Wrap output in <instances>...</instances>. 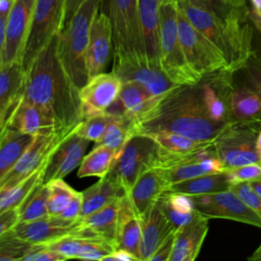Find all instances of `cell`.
<instances>
[{"mask_svg": "<svg viewBox=\"0 0 261 261\" xmlns=\"http://www.w3.org/2000/svg\"><path fill=\"white\" fill-rule=\"evenodd\" d=\"M6 127L32 137L57 134L53 118L23 96L10 115Z\"/></svg>", "mask_w": 261, "mask_h": 261, "instance_id": "23", "label": "cell"}, {"mask_svg": "<svg viewBox=\"0 0 261 261\" xmlns=\"http://www.w3.org/2000/svg\"><path fill=\"white\" fill-rule=\"evenodd\" d=\"M248 19L252 23V25L258 31L261 35V12L255 10L254 8L248 10Z\"/></svg>", "mask_w": 261, "mask_h": 261, "instance_id": "51", "label": "cell"}, {"mask_svg": "<svg viewBox=\"0 0 261 261\" xmlns=\"http://www.w3.org/2000/svg\"><path fill=\"white\" fill-rule=\"evenodd\" d=\"M33 246L19 239L12 228L0 237V261L22 260Z\"/></svg>", "mask_w": 261, "mask_h": 261, "instance_id": "40", "label": "cell"}, {"mask_svg": "<svg viewBox=\"0 0 261 261\" xmlns=\"http://www.w3.org/2000/svg\"><path fill=\"white\" fill-rule=\"evenodd\" d=\"M122 82L112 71L101 72L88 80L80 89L84 119L104 114L117 99Z\"/></svg>", "mask_w": 261, "mask_h": 261, "instance_id": "16", "label": "cell"}, {"mask_svg": "<svg viewBox=\"0 0 261 261\" xmlns=\"http://www.w3.org/2000/svg\"><path fill=\"white\" fill-rule=\"evenodd\" d=\"M253 8L259 12H261V0H250Z\"/></svg>", "mask_w": 261, "mask_h": 261, "instance_id": "57", "label": "cell"}, {"mask_svg": "<svg viewBox=\"0 0 261 261\" xmlns=\"http://www.w3.org/2000/svg\"><path fill=\"white\" fill-rule=\"evenodd\" d=\"M25 71L21 63L0 67V134L6 128L13 110L23 96Z\"/></svg>", "mask_w": 261, "mask_h": 261, "instance_id": "22", "label": "cell"}, {"mask_svg": "<svg viewBox=\"0 0 261 261\" xmlns=\"http://www.w3.org/2000/svg\"><path fill=\"white\" fill-rule=\"evenodd\" d=\"M230 190L236 193L252 210L261 216V199L252 188L250 181H242L231 185Z\"/></svg>", "mask_w": 261, "mask_h": 261, "instance_id": "43", "label": "cell"}, {"mask_svg": "<svg viewBox=\"0 0 261 261\" xmlns=\"http://www.w3.org/2000/svg\"><path fill=\"white\" fill-rule=\"evenodd\" d=\"M230 186L228 175L226 171H223L172 182L168 186L167 191L188 196H201L227 191Z\"/></svg>", "mask_w": 261, "mask_h": 261, "instance_id": "30", "label": "cell"}, {"mask_svg": "<svg viewBox=\"0 0 261 261\" xmlns=\"http://www.w3.org/2000/svg\"><path fill=\"white\" fill-rule=\"evenodd\" d=\"M100 0H85L58 36V54L73 83L81 89L89 80L86 52L91 24L97 15Z\"/></svg>", "mask_w": 261, "mask_h": 261, "instance_id": "4", "label": "cell"}, {"mask_svg": "<svg viewBox=\"0 0 261 261\" xmlns=\"http://www.w3.org/2000/svg\"><path fill=\"white\" fill-rule=\"evenodd\" d=\"M118 156L119 153L116 151L102 144H96V147L83 157L77 170V176L103 177L113 168Z\"/></svg>", "mask_w": 261, "mask_h": 261, "instance_id": "33", "label": "cell"}, {"mask_svg": "<svg viewBox=\"0 0 261 261\" xmlns=\"http://www.w3.org/2000/svg\"><path fill=\"white\" fill-rule=\"evenodd\" d=\"M112 72L121 82L139 83L158 97L178 86L165 74L160 62L153 61L144 54L133 52L113 53Z\"/></svg>", "mask_w": 261, "mask_h": 261, "instance_id": "9", "label": "cell"}, {"mask_svg": "<svg viewBox=\"0 0 261 261\" xmlns=\"http://www.w3.org/2000/svg\"><path fill=\"white\" fill-rule=\"evenodd\" d=\"M104 260H109V261H139L130 253H128L125 250H121V249H115Z\"/></svg>", "mask_w": 261, "mask_h": 261, "instance_id": "48", "label": "cell"}, {"mask_svg": "<svg viewBox=\"0 0 261 261\" xmlns=\"http://www.w3.org/2000/svg\"><path fill=\"white\" fill-rule=\"evenodd\" d=\"M256 149H257V152L259 154V156L261 157V128L258 133V136H257V141H256Z\"/></svg>", "mask_w": 261, "mask_h": 261, "instance_id": "56", "label": "cell"}, {"mask_svg": "<svg viewBox=\"0 0 261 261\" xmlns=\"http://www.w3.org/2000/svg\"><path fill=\"white\" fill-rule=\"evenodd\" d=\"M248 259L252 261H261V243L257 247V249L252 253V255L248 257Z\"/></svg>", "mask_w": 261, "mask_h": 261, "instance_id": "54", "label": "cell"}, {"mask_svg": "<svg viewBox=\"0 0 261 261\" xmlns=\"http://www.w3.org/2000/svg\"><path fill=\"white\" fill-rule=\"evenodd\" d=\"M85 0H66L65 3V12H64V20H63V27L69 21L71 16L75 13V11L79 9V7L82 5V3ZM62 27V28H63Z\"/></svg>", "mask_w": 261, "mask_h": 261, "instance_id": "49", "label": "cell"}, {"mask_svg": "<svg viewBox=\"0 0 261 261\" xmlns=\"http://www.w3.org/2000/svg\"><path fill=\"white\" fill-rule=\"evenodd\" d=\"M123 194L124 192L114 174L109 171L97 182L82 192L83 204L80 218L103 208Z\"/></svg>", "mask_w": 261, "mask_h": 261, "instance_id": "29", "label": "cell"}, {"mask_svg": "<svg viewBox=\"0 0 261 261\" xmlns=\"http://www.w3.org/2000/svg\"><path fill=\"white\" fill-rule=\"evenodd\" d=\"M142 240L141 220L135 212L126 194L120 196L116 249L125 250L140 260V248Z\"/></svg>", "mask_w": 261, "mask_h": 261, "instance_id": "27", "label": "cell"}, {"mask_svg": "<svg viewBox=\"0 0 261 261\" xmlns=\"http://www.w3.org/2000/svg\"><path fill=\"white\" fill-rule=\"evenodd\" d=\"M14 0H0V14L8 15Z\"/></svg>", "mask_w": 261, "mask_h": 261, "instance_id": "52", "label": "cell"}, {"mask_svg": "<svg viewBox=\"0 0 261 261\" xmlns=\"http://www.w3.org/2000/svg\"><path fill=\"white\" fill-rule=\"evenodd\" d=\"M49 199L48 211L49 215H59L72 200L76 191L71 188L63 178L54 179L48 182Z\"/></svg>", "mask_w": 261, "mask_h": 261, "instance_id": "38", "label": "cell"}, {"mask_svg": "<svg viewBox=\"0 0 261 261\" xmlns=\"http://www.w3.org/2000/svg\"><path fill=\"white\" fill-rule=\"evenodd\" d=\"M231 185L242 181L261 180V164L250 163L225 170Z\"/></svg>", "mask_w": 261, "mask_h": 261, "instance_id": "42", "label": "cell"}, {"mask_svg": "<svg viewBox=\"0 0 261 261\" xmlns=\"http://www.w3.org/2000/svg\"><path fill=\"white\" fill-rule=\"evenodd\" d=\"M99 11L106 15L112 29L113 53L144 54L139 0H100Z\"/></svg>", "mask_w": 261, "mask_h": 261, "instance_id": "8", "label": "cell"}, {"mask_svg": "<svg viewBox=\"0 0 261 261\" xmlns=\"http://www.w3.org/2000/svg\"><path fill=\"white\" fill-rule=\"evenodd\" d=\"M58 134L37 136L0 182V192L8 190L44 165L56 146L64 139Z\"/></svg>", "mask_w": 261, "mask_h": 261, "instance_id": "15", "label": "cell"}, {"mask_svg": "<svg viewBox=\"0 0 261 261\" xmlns=\"http://www.w3.org/2000/svg\"><path fill=\"white\" fill-rule=\"evenodd\" d=\"M18 222V208H12L0 212V237L12 229Z\"/></svg>", "mask_w": 261, "mask_h": 261, "instance_id": "47", "label": "cell"}, {"mask_svg": "<svg viewBox=\"0 0 261 261\" xmlns=\"http://www.w3.org/2000/svg\"><path fill=\"white\" fill-rule=\"evenodd\" d=\"M252 188L254 189V191L256 192V194L259 196V198L261 199V180H254V181H250Z\"/></svg>", "mask_w": 261, "mask_h": 261, "instance_id": "55", "label": "cell"}, {"mask_svg": "<svg viewBox=\"0 0 261 261\" xmlns=\"http://www.w3.org/2000/svg\"><path fill=\"white\" fill-rule=\"evenodd\" d=\"M61 254L44 245H34L22 261H64Z\"/></svg>", "mask_w": 261, "mask_h": 261, "instance_id": "44", "label": "cell"}, {"mask_svg": "<svg viewBox=\"0 0 261 261\" xmlns=\"http://www.w3.org/2000/svg\"><path fill=\"white\" fill-rule=\"evenodd\" d=\"M261 122H230L213 139L212 146L217 158L226 169L250 163H260L256 149Z\"/></svg>", "mask_w": 261, "mask_h": 261, "instance_id": "7", "label": "cell"}, {"mask_svg": "<svg viewBox=\"0 0 261 261\" xmlns=\"http://www.w3.org/2000/svg\"><path fill=\"white\" fill-rule=\"evenodd\" d=\"M163 96L153 95L139 83L122 82L117 99L108 108L106 113L126 117L136 124Z\"/></svg>", "mask_w": 261, "mask_h": 261, "instance_id": "19", "label": "cell"}, {"mask_svg": "<svg viewBox=\"0 0 261 261\" xmlns=\"http://www.w3.org/2000/svg\"><path fill=\"white\" fill-rule=\"evenodd\" d=\"M209 230V219L201 214L176 230L169 261L197 259Z\"/></svg>", "mask_w": 261, "mask_h": 261, "instance_id": "25", "label": "cell"}, {"mask_svg": "<svg viewBox=\"0 0 261 261\" xmlns=\"http://www.w3.org/2000/svg\"><path fill=\"white\" fill-rule=\"evenodd\" d=\"M190 197L194 208L209 220L214 218L227 219L261 228V216L230 189L219 193Z\"/></svg>", "mask_w": 261, "mask_h": 261, "instance_id": "13", "label": "cell"}, {"mask_svg": "<svg viewBox=\"0 0 261 261\" xmlns=\"http://www.w3.org/2000/svg\"><path fill=\"white\" fill-rule=\"evenodd\" d=\"M112 49L113 39L110 21L105 14L98 11L91 24L86 52V65L89 79L103 72L109 61Z\"/></svg>", "mask_w": 261, "mask_h": 261, "instance_id": "20", "label": "cell"}, {"mask_svg": "<svg viewBox=\"0 0 261 261\" xmlns=\"http://www.w3.org/2000/svg\"><path fill=\"white\" fill-rule=\"evenodd\" d=\"M35 137L6 127L0 134V182Z\"/></svg>", "mask_w": 261, "mask_h": 261, "instance_id": "32", "label": "cell"}, {"mask_svg": "<svg viewBox=\"0 0 261 261\" xmlns=\"http://www.w3.org/2000/svg\"><path fill=\"white\" fill-rule=\"evenodd\" d=\"M177 4L193 27L223 54L229 69L246 63L254 51L253 28L249 19L224 20L191 1L177 0Z\"/></svg>", "mask_w": 261, "mask_h": 261, "instance_id": "3", "label": "cell"}, {"mask_svg": "<svg viewBox=\"0 0 261 261\" xmlns=\"http://www.w3.org/2000/svg\"><path fill=\"white\" fill-rule=\"evenodd\" d=\"M157 151L158 144L148 135L136 134L127 141L110 170L124 194L130 190L145 169L153 167Z\"/></svg>", "mask_w": 261, "mask_h": 261, "instance_id": "12", "label": "cell"}, {"mask_svg": "<svg viewBox=\"0 0 261 261\" xmlns=\"http://www.w3.org/2000/svg\"><path fill=\"white\" fill-rule=\"evenodd\" d=\"M178 35L187 62L199 76L228 68L223 54L193 27L179 7Z\"/></svg>", "mask_w": 261, "mask_h": 261, "instance_id": "11", "label": "cell"}, {"mask_svg": "<svg viewBox=\"0 0 261 261\" xmlns=\"http://www.w3.org/2000/svg\"><path fill=\"white\" fill-rule=\"evenodd\" d=\"M54 35L25 70L23 98L49 114L62 137L84 120L80 89L63 66Z\"/></svg>", "mask_w": 261, "mask_h": 261, "instance_id": "1", "label": "cell"}, {"mask_svg": "<svg viewBox=\"0 0 261 261\" xmlns=\"http://www.w3.org/2000/svg\"><path fill=\"white\" fill-rule=\"evenodd\" d=\"M136 135L135 122L123 116H116L107 126L99 144L121 153L127 141Z\"/></svg>", "mask_w": 261, "mask_h": 261, "instance_id": "36", "label": "cell"}, {"mask_svg": "<svg viewBox=\"0 0 261 261\" xmlns=\"http://www.w3.org/2000/svg\"><path fill=\"white\" fill-rule=\"evenodd\" d=\"M191 1L217 15L218 17L228 20L233 18L248 19V10L247 9H238L229 6L224 0H188Z\"/></svg>", "mask_w": 261, "mask_h": 261, "instance_id": "41", "label": "cell"}, {"mask_svg": "<svg viewBox=\"0 0 261 261\" xmlns=\"http://www.w3.org/2000/svg\"><path fill=\"white\" fill-rule=\"evenodd\" d=\"M45 166L46 163L12 188L0 192V212L12 208H18L27 200L36 188L43 182Z\"/></svg>", "mask_w": 261, "mask_h": 261, "instance_id": "34", "label": "cell"}, {"mask_svg": "<svg viewBox=\"0 0 261 261\" xmlns=\"http://www.w3.org/2000/svg\"><path fill=\"white\" fill-rule=\"evenodd\" d=\"M140 220L142 227L140 260L149 261L161 243L177 229L173 227L157 202Z\"/></svg>", "mask_w": 261, "mask_h": 261, "instance_id": "26", "label": "cell"}, {"mask_svg": "<svg viewBox=\"0 0 261 261\" xmlns=\"http://www.w3.org/2000/svg\"><path fill=\"white\" fill-rule=\"evenodd\" d=\"M90 141L77 136L74 132L66 136L51 152L46 162L43 184L64 178L80 166Z\"/></svg>", "mask_w": 261, "mask_h": 261, "instance_id": "17", "label": "cell"}, {"mask_svg": "<svg viewBox=\"0 0 261 261\" xmlns=\"http://www.w3.org/2000/svg\"><path fill=\"white\" fill-rule=\"evenodd\" d=\"M222 128L209 118L198 82L171 89L135 124L136 134L167 130L199 141H212Z\"/></svg>", "mask_w": 261, "mask_h": 261, "instance_id": "2", "label": "cell"}, {"mask_svg": "<svg viewBox=\"0 0 261 261\" xmlns=\"http://www.w3.org/2000/svg\"><path fill=\"white\" fill-rule=\"evenodd\" d=\"M115 117V115L104 113L85 118L73 132L77 136L90 142L99 144L106 132L107 126Z\"/></svg>", "mask_w": 261, "mask_h": 261, "instance_id": "39", "label": "cell"}, {"mask_svg": "<svg viewBox=\"0 0 261 261\" xmlns=\"http://www.w3.org/2000/svg\"><path fill=\"white\" fill-rule=\"evenodd\" d=\"M82 204H83L82 192L76 191L72 200L69 202L67 207L59 214V216H61L64 219H67V220H72V221L77 220L81 216Z\"/></svg>", "mask_w": 261, "mask_h": 261, "instance_id": "46", "label": "cell"}, {"mask_svg": "<svg viewBox=\"0 0 261 261\" xmlns=\"http://www.w3.org/2000/svg\"><path fill=\"white\" fill-rule=\"evenodd\" d=\"M159 40L160 64L165 74L177 85L196 84L201 76L190 67L179 41L177 0H160Z\"/></svg>", "mask_w": 261, "mask_h": 261, "instance_id": "5", "label": "cell"}, {"mask_svg": "<svg viewBox=\"0 0 261 261\" xmlns=\"http://www.w3.org/2000/svg\"><path fill=\"white\" fill-rule=\"evenodd\" d=\"M66 0H36L24 45L21 65L24 71L38 53L63 27Z\"/></svg>", "mask_w": 261, "mask_h": 261, "instance_id": "10", "label": "cell"}, {"mask_svg": "<svg viewBox=\"0 0 261 261\" xmlns=\"http://www.w3.org/2000/svg\"><path fill=\"white\" fill-rule=\"evenodd\" d=\"M168 181L159 169L149 167L137 178L130 190L126 193L133 208L139 218L143 217L167 191Z\"/></svg>", "mask_w": 261, "mask_h": 261, "instance_id": "21", "label": "cell"}, {"mask_svg": "<svg viewBox=\"0 0 261 261\" xmlns=\"http://www.w3.org/2000/svg\"><path fill=\"white\" fill-rule=\"evenodd\" d=\"M160 0H139V16L145 55L160 62L159 40Z\"/></svg>", "mask_w": 261, "mask_h": 261, "instance_id": "28", "label": "cell"}, {"mask_svg": "<svg viewBox=\"0 0 261 261\" xmlns=\"http://www.w3.org/2000/svg\"><path fill=\"white\" fill-rule=\"evenodd\" d=\"M119 201L120 196L103 208L80 218L75 234L103 239L116 249Z\"/></svg>", "mask_w": 261, "mask_h": 261, "instance_id": "24", "label": "cell"}, {"mask_svg": "<svg viewBox=\"0 0 261 261\" xmlns=\"http://www.w3.org/2000/svg\"><path fill=\"white\" fill-rule=\"evenodd\" d=\"M157 203L175 229L188 224L200 215L194 208L191 197L185 194L166 191Z\"/></svg>", "mask_w": 261, "mask_h": 261, "instance_id": "31", "label": "cell"}, {"mask_svg": "<svg viewBox=\"0 0 261 261\" xmlns=\"http://www.w3.org/2000/svg\"><path fill=\"white\" fill-rule=\"evenodd\" d=\"M79 219L67 220L59 215H47L32 221H18L13 230L15 234L32 244L46 245L67 234L75 233Z\"/></svg>", "mask_w": 261, "mask_h": 261, "instance_id": "18", "label": "cell"}, {"mask_svg": "<svg viewBox=\"0 0 261 261\" xmlns=\"http://www.w3.org/2000/svg\"><path fill=\"white\" fill-rule=\"evenodd\" d=\"M229 6L238 9H247L246 0H224Z\"/></svg>", "mask_w": 261, "mask_h": 261, "instance_id": "53", "label": "cell"}, {"mask_svg": "<svg viewBox=\"0 0 261 261\" xmlns=\"http://www.w3.org/2000/svg\"><path fill=\"white\" fill-rule=\"evenodd\" d=\"M36 0H14L7 15L2 63H21Z\"/></svg>", "mask_w": 261, "mask_h": 261, "instance_id": "14", "label": "cell"}, {"mask_svg": "<svg viewBox=\"0 0 261 261\" xmlns=\"http://www.w3.org/2000/svg\"><path fill=\"white\" fill-rule=\"evenodd\" d=\"M230 122H261V56L255 50L231 69Z\"/></svg>", "mask_w": 261, "mask_h": 261, "instance_id": "6", "label": "cell"}, {"mask_svg": "<svg viewBox=\"0 0 261 261\" xmlns=\"http://www.w3.org/2000/svg\"><path fill=\"white\" fill-rule=\"evenodd\" d=\"M175 233L176 230L171 232L158 247V249L155 251V253L151 256L149 261H169L172 249H173V244H174V239H175Z\"/></svg>", "mask_w": 261, "mask_h": 261, "instance_id": "45", "label": "cell"}, {"mask_svg": "<svg viewBox=\"0 0 261 261\" xmlns=\"http://www.w3.org/2000/svg\"><path fill=\"white\" fill-rule=\"evenodd\" d=\"M48 199L49 186L42 182L18 207V221H32L49 215Z\"/></svg>", "mask_w": 261, "mask_h": 261, "instance_id": "37", "label": "cell"}, {"mask_svg": "<svg viewBox=\"0 0 261 261\" xmlns=\"http://www.w3.org/2000/svg\"><path fill=\"white\" fill-rule=\"evenodd\" d=\"M144 135L150 136L162 150L172 154H187L199 151L209 147L213 141H199L167 130L154 132Z\"/></svg>", "mask_w": 261, "mask_h": 261, "instance_id": "35", "label": "cell"}, {"mask_svg": "<svg viewBox=\"0 0 261 261\" xmlns=\"http://www.w3.org/2000/svg\"><path fill=\"white\" fill-rule=\"evenodd\" d=\"M6 21H7V15L0 14V67L3 66L2 57H3V49H4V44H5Z\"/></svg>", "mask_w": 261, "mask_h": 261, "instance_id": "50", "label": "cell"}]
</instances>
